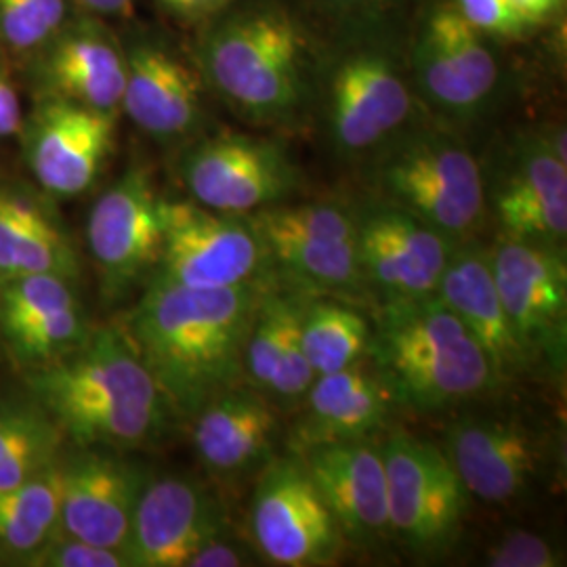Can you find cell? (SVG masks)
I'll use <instances>...</instances> for the list:
<instances>
[{
    "label": "cell",
    "instance_id": "cell-14",
    "mask_svg": "<svg viewBox=\"0 0 567 567\" xmlns=\"http://www.w3.org/2000/svg\"><path fill=\"white\" fill-rule=\"evenodd\" d=\"M503 238L566 250V133L519 137L494 187Z\"/></svg>",
    "mask_w": 567,
    "mask_h": 567
},
{
    "label": "cell",
    "instance_id": "cell-29",
    "mask_svg": "<svg viewBox=\"0 0 567 567\" xmlns=\"http://www.w3.org/2000/svg\"><path fill=\"white\" fill-rule=\"evenodd\" d=\"M60 461L20 486L0 492V559L23 566L60 534Z\"/></svg>",
    "mask_w": 567,
    "mask_h": 567
},
{
    "label": "cell",
    "instance_id": "cell-3",
    "mask_svg": "<svg viewBox=\"0 0 567 567\" xmlns=\"http://www.w3.org/2000/svg\"><path fill=\"white\" fill-rule=\"evenodd\" d=\"M368 362L393 404L440 412L503 385L484 349L437 297L385 301L368 347Z\"/></svg>",
    "mask_w": 567,
    "mask_h": 567
},
{
    "label": "cell",
    "instance_id": "cell-36",
    "mask_svg": "<svg viewBox=\"0 0 567 567\" xmlns=\"http://www.w3.org/2000/svg\"><path fill=\"white\" fill-rule=\"evenodd\" d=\"M486 564L492 567H559L566 561L547 538L532 532H508L489 547Z\"/></svg>",
    "mask_w": 567,
    "mask_h": 567
},
{
    "label": "cell",
    "instance_id": "cell-10",
    "mask_svg": "<svg viewBox=\"0 0 567 567\" xmlns=\"http://www.w3.org/2000/svg\"><path fill=\"white\" fill-rule=\"evenodd\" d=\"M498 297L527 362L564 372L567 349L566 250L501 238L489 248Z\"/></svg>",
    "mask_w": 567,
    "mask_h": 567
},
{
    "label": "cell",
    "instance_id": "cell-24",
    "mask_svg": "<svg viewBox=\"0 0 567 567\" xmlns=\"http://www.w3.org/2000/svg\"><path fill=\"white\" fill-rule=\"evenodd\" d=\"M280 421L261 391L225 389L192 416V442L200 465L221 480L261 471L271 458Z\"/></svg>",
    "mask_w": 567,
    "mask_h": 567
},
{
    "label": "cell",
    "instance_id": "cell-26",
    "mask_svg": "<svg viewBox=\"0 0 567 567\" xmlns=\"http://www.w3.org/2000/svg\"><path fill=\"white\" fill-rule=\"evenodd\" d=\"M311 295L265 284L244 347V377L278 404H301L316 372L305 358L301 320Z\"/></svg>",
    "mask_w": 567,
    "mask_h": 567
},
{
    "label": "cell",
    "instance_id": "cell-12",
    "mask_svg": "<svg viewBox=\"0 0 567 567\" xmlns=\"http://www.w3.org/2000/svg\"><path fill=\"white\" fill-rule=\"evenodd\" d=\"M86 244L107 299L152 276L163 246V198L145 168H128L93 204Z\"/></svg>",
    "mask_w": 567,
    "mask_h": 567
},
{
    "label": "cell",
    "instance_id": "cell-6",
    "mask_svg": "<svg viewBox=\"0 0 567 567\" xmlns=\"http://www.w3.org/2000/svg\"><path fill=\"white\" fill-rule=\"evenodd\" d=\"M386 203L465 244L486 215L482 166L463 143L444 133H419L395 143L377 171Z\"/></svg>",
    "mask_w": 567,
    "mask_h": 567
},
{
    "label": "cell",
    "instance_id": "cell-4",
    "mask_svg": "<svg viewBox=\"0 0 567 567\" xmlns=\"http://www.w3.org/2000/svg\"><path fill=\"white\" fill-rule=\"evenodd\" d=\"M307 39L288 11L246 7L215 18L198 41V72L238 114L292 121L307 97Z\"/></svg>",
    "mask_w": 567,
    "mask_h": 567
},
{
    "label": "cell",
    "instance_id": "cell-28",
    "mask_svg": "<svg viewBox=\"0 0 567 567\" xmlns=\"http://www.w3.org/2000/svg\"><path fill=\"white\" fill-rule=\"evenodd\" d=\"M28 274H55L76 282L79 255L37 204L0 192V282Z\"/></svg>",
    "mask_w": 567,
    "mask_h": 567
},
{
    "label": "cell",
    "instance_id": "cell-39",
    "mask_svg": "<svg viewBox=\"0 0 567 567\" xmlns=\"http://www.w3.org/2000/svg\"><path fill=\"white\" fill-rule=\"evenodd\" d=\"M21 126H23V118H21L20 95L9 74L0 65V140L13 137L16 133H20Z\"/></svg>",
    "mask_w": 567,
    "mask_h": 567
},
{
    "label": "cell",
    "instance_id": "cell-16",
    "mask_svg": "<svg viewBox=\"0 0 567 567\" xmlns=\"http://www.w3.org/2000/svg\"><path fill=\"white\" fill-rule=\"evenodd\" d=\"M60 527L63 534L124 553L147 475L114 450L79 447L61 454Z\"/></svg>",
    "mask_w": 567,
    "mask_h": 567
},
{
    "label": "cell",
    "instance_id": "cell-1",
    "mask_svg": "<svg viewBox=\"0 0 567 567\" xmlns=\"http://www.w3.org/2000/svg\"><path fill=\"white\" fill-rule=\"evenodd\" d=\"M264 286L187 288L147 280L121 328L173 416L192 419L208 400L238 385Z\"/></svg>",
    "mask_w": 567,
    "mask_h": 567
},
{
    "label": "cell",
    "instance_id": "cell-21",
    "mask_svg": "<svg viewBox=\"0 0 567 567\" xmlns=\"http://www.w3.org/2000/svg\"><path fill=\"white\" fill-rule=\"evenodd\" d=\"M121 107L143 133L175 142L203 121V76L164 42L143 39L124 51Z\"/></svg>",
    "mask_w": 567,
    "mask_h": 567
},
{
    "label": "cell",
    "instance_id": "cell-18",
    "mask_svg": "<svg viewBox=\"0 0 567 567\" xmlns=\"http://www.w3.org/2000/svg\"><path fill=\"white\" fill-rule=\"evenodd\" d=\"M91 332L74 280L28 274L0 282V337L21 368L32 370L60 360Z\"/></svg>",
    "mask_w": 567,
    "mask_h": 567
},
{
    "label": "cell",
    "instance_id": "cell-31",
    "mask_svg": "<svg viewBox=\"0 0 567 567\" xmlns=\"http://www.w3.org/2000/svg\"><path fill=\"white\" fill-rule=\"evenodd\" d=\"M372 324L337 297H309L301 320L305 358L316 377L339 372L368 358Z\"/></svg>",
    "mask_w": 567,
    "mask_h": 567
},
{
    "label": "cell",
    "instance_id": "cell-35",
    "mask_svg": "<svg viewBox=\"0 0 567 567\" xmlns=\"http://www.w3.org/2000/svg\"><path fill=\"white\" fill-rule=\"evenodd\" d=\"M23 567H128V559L118 548L97 547L60 532Z\"/></svg>",
    "mask_w": 567,
    "mask_h": 567
},
{
    "label": "cell",
    "instance_id": "cell-32",
    "mask_svg": "<svg viewBox=\"0 0 567 567\" xmlns=\"http://www.w3.org/2000/svg\"><path fill=\"white\" fill-rule=\"evenodd\" d=\"M425 30L473 91L484 102H489L498 84V63L487 47L484 32L466 20L456 7H437L426 20Z\"/></svg>",
    "mask_w": 567,
    "mask_h": 567
},
{
    "label": "cell",
    "instance_id": "cell-15",
    "mask_svg": "<svg viewBox=\"0 0 567 567\" xmlns=\"http://www.w3.org/2000/svg\"><path fill=\"white\" fill-rule=\"evenodd\" d=\"M229 526L219 498L198 480L147 477L124 547L128 567H187Z\"/></svg>",
    "mask_w": 567,
    "mask_h": 567
},
{
    "label": "cell",
    "instance_id": "cell-17",
    "mask_svg": "<svg viewBox=\"0 0 567 567\" xmlns=\"http://www.w3.org/2000/svg\"><path fill=\"white\" fill-rule=\"evenodd\" d=\"M116 114L44 97L25 126V163L44 192L72 198L86 192L114 145Z\"/></svg>",
    "mask_w": 567,
    "mask_h": 567
},
{
    "label": "cell",
    "instance_id": "cell-5",
    "mask_svg": "<svg viewBox=\"0 0 567 567\" xmlns=\"http://www.w3.org/2000/svg\"><path fill=\"white\" fill-rule=\"evenodd\" d=\"M264 243L267 274L311 297L365 292L358 257V219L334 203H278L248 215Z\"/></svg>",
    "mask_w": 567,
    "mask_h": 567
},
{
    "label": "cell",
    "instance_id": "cell-7",
    "mask_svg": "<svg viewBox=\"0 0 567 567\" xmlns=\"http://www.w3.org/2000/svg\"><path fill=\"white\" fill-rule=\"evenodd\" d=\"M265 278L264 243L248 215L219 213L194 200H163V246L147 280L234 288Z\"/></svg>",
    "mask_w": 567,
    "mask_h": 567
},
{
    "label": "cell",
    "instance_id": "cell-30",
    "mask_svg": "<svg viewBox=\"0 0 567 567\" xmlns=\"http://www.w3.org/2000/svg\"><path fill=\"white\" fill-rule=\"evenodd\" d=\"M63 433L34 400L0 404V492L60 461Z\"/></svg>",
    "mask_w": 567,
    "mask_h": 567
},
{
    "label": "cell",
    "instance_id": "cell-9",
    "mask_svg": "<svg viewBox=\"0 0 567 567\" xmlns=\"http://www.w3.org/2000/svg\"><path fill=\"white\" fill-rule=\"evenodd\" d=\"M250 532L259 555L284 567L330 566L343 534L297 454L259 471L250 501Z\"/></svg>",
    "mask_w": 567,
    "mask_h": 567
},
{
    "label": "cell",
    "instance_id": "cell-8",
    "mask_svg": "<svg viewBox=\"0 0 567 567\" xmlns=\"http://www.w3.org/2000/svg\"><path fill=\"white\" fill-rule=\"evenodd\" d=\"M381 452L391 534L416 553L446 550L471 498L446 452L408 431H393Z\"/></svg>",
    "mask_w": 567,
    "mask_h": 567
},
{
    "label": "cell",
    "instance_id": "cell-11",
    "mask_svg": "<svg viewBox=\"0 0 567 567\" xmlns=\"http://www.w3.org/2000/svg\"><path fill=\"white\" fill-rule=\"evenodd\" d=\"M182 179L194 203L250 215L288 198L299 183V171L280 143L221 133L196 143L183 156Z\"/></svg>",
    "mask_w": 567,
    "mask_h": 567
},
{
    "label": "cell",
    "instance_id": "cell-2",
    "mask_svg": "<svg viewBox=\"0 0 567 567\" xmlns=\"http://www.w3.org/2000/svg\"><path fill=\"white\" fill-rule=\"evenodd\" d=\"M28 386L79 447L135 450L158 440L173 416L121 326L93 328L72 353L28 370Z\"/></svg>",
    "mask_w": 567,
    "mask_h": 567
},
{
    "label": "cell",
    "instance_id": "cell-22",
    "mask_svg": "<svg viewBox=\"0 0 567 567\" xmlns=\"http://www.w3.org/2000/svg\"><path fill=\"white\" fill-rule=\"evenodd\" d=\"M343 538L372 545L391 532L385 461L370 440L311 447L297 454Z\"/></svg>",
    "mask_w": 567,
    "mask_h": 567
},
{
    "label": "cell",
    "instance_id": "cell-43",
    "mask_svg": "<svg viewBox=\"0 0 567 567\" xmlns=\"http://www.w3.org/2000/svg\"><path fill=\"white\" fill-rule=\"evenodd\" d=\"M344 2H355L358 4V2H379V0H344Z\"/></svg>",
    "mask_w": 567,
    "mask_h": 567
},
{
    "label": "cell",
    "instance_id": "cell-27",
    "mask_svg": "<svg viewBox=\"0 0 567 567\" xmlns=\"http://www.w3.org/2000/svg\"><path fill=\"white\" fill-rule=\"evenodd\" d=\"M435 295L484 349L503 385L526 372L529 362L498 297L487 248L458 244Z\"/></svg>",
    "mask_w": 567,
    "mask_h": 567
},
{
    "label": "cell",
    "instance_id": "cell-33",
    "mask_svg": "<svg viewBox=\"0 0 567 567\" xmlns=\"http://www.w3.org/2000/svg\"><path fill=\"white\" fill-rule=\"evenodd\" d=\"M412 72L425 102L454 121H471L487 105L425 28L412 49Z\"/></svg>",
    "mask_w": 567,
    "mask_h": 567
},
{
    "label": "cell",
    "instance_id": "cell-23",
    "mask_svg": "<svg viewBox=\"0 0 567 567\" xmlns=\"http://www.w3.org/2000/svg\"><path fill=\"white\" fill-rule=\"evenodd\" d=\"M37 79L44 97H60L116 114L126 61L118 41L97 20L70 21L37 51Z\"/></svg>",
    "mask_w": 567,
    "mask_h": 567
},
{
    "label": "cell",
    "instance_id": "cell-13",
    "mask_svg": "<svg viewBox=\"0 0 567 567\" xmlns=\"http://www.w3.org/2000/svg\"><path fill=\"white\" fill-rule=\"evenodd\" d=\"M358 219V257L365 288L385 301L437 292L458 246L395 204H372Z\"/></svg>",
    "mask_w": 567,
    "mask_h": 567
},
{
    "label": "cell",
    "instance_id": "cell-19",
    "mask_svg": "<svg viewBox=\"0 0 567 567\" xmlns=\"http://www.w3.org/2000/svg\"><path fill=\"white\" fill-rule=\"evenodd\" d=\"M444 452L468 496L487 505L524 498L543 471V444L526 425L498 416H461Z\"/></svg>",
    "mask_w": 567,
    "mask_h": 567
},
{
    "label": "cell",
    "instance_id": "cell-34",
    "mask_svg": "<svg viewBox=\"0 0 567 567\" xmlns=\"http://www.w3.org/2000/svg\"><path fill=\"white\" fill-rule=\"evenodd\" d=\"M68 0H0V44L37 53L68 23Z\"/></svg>",
    "mask_w": 567,
    "mask_h": 567
},
{
    "label": "cell",
    "instance_id": "cell-40",
    "mask_svg": "<svg viewBox=\"0 0 567 567\" xmlns=\"http://www.w3.org/2000/svg\"><path fill=\"white\" fill-rule=\"evenodd\" d=\"M168 13L179 20H210L225 11L234 0H156Z\"/></svg>",
    "mask_w": 567,
    "mask_h": 567
},
{
    "label": "cell",
    "instance_id": "cell-37",
    "mask_svg": "<svg viewBox=\"0 0 567 567\" xmlns=\"http://www.w3.org/2000/svg\"><path fill=\"white\" fill-rule=\"evenodd\" d=\"M458 11L484 34L515 37L524 32L527 21L522 18L515 0H456Z\"/></svg>",
    "mask_w": 567,
    "mask_h": 567
},
{
    "label": "cell",
    "instance_id": "cell-42",
    "mask_svg": "<svg viewBox=\"0 0 567 567\" xmlns=\"http://www.w3.org/2000/svg\"><path fill=\"white\" fill-rule=\"evenodd\" d=\"M86 11L95 16H121L128 18L133 13V0H74Z\"/></svg>",
    "mask_w": 567,
    "mask_h": 567
},
{
    "label": "cell",
    "instance_id": "cell-25",
    "mask_svg": "<svg viewBox=\"0 0 567 567\" xmlns=\"http://www.w3.org/2000/svg\"><path fill=\"white\" fill-rule=\"evenodd\" d=\"M303 412L290 433V452L370 440L383 429L393 400L368 358L339 372L320 374L307 389Z\"/></svg>",
    "mask_w": 567,
    "mask_h": 567
},
{
    "label": "cell",
    "instance_id": "cell-41",
    "mask_svg": "<svg viewBox=\"0 0 567 567\" xmlns=\"http://www.w3.org/2000/svg\"><path fill=\"white\" fill-rule=\"evenodd\" d=\"M515 4L527 23H538L555 16L564 7V0H515Z\"/></svg>",
    "mask_w": 567,
    "mask_h": 567
},
{
    "label": "cell",
    "instance_id": "cell-38",
    "mask_svg": "<svg viewBox=\"0 0 567 567\" xmlns=\"http://www.w3.org/2000/svg\"><path fill=\"white\" fill-rule=\"evenodd\" d=\"M255 553L240 543L231 529L213 538L208 545H204L192 559L187 567H240L252 566Z\"/></svg>",
    "mask_w": 567,
    "mask_h": 567
},
{
    "label": "cell",
    "instance_id": "cell-20",
    "mask_svg": "<svg viewBox=\"0 0 567 567\" xmlns=\"http://www.w3.org/2000/svg\"><path fill=\"white\" fill-rule=\"evenodd\" d=\"M412 95L398 63L385 53L360 51L344 58L330 81L328 121L343 154H362L404 126Z\"/></svg>",
    "mask_w": 567,
    "mask_h": 567
}]
</instances>
